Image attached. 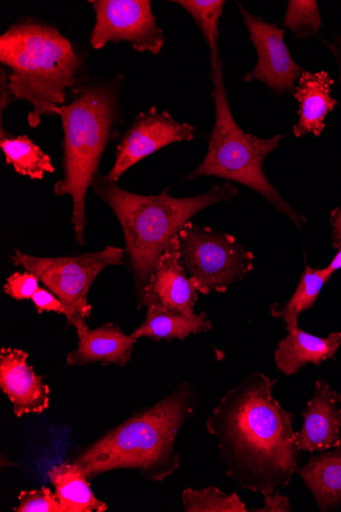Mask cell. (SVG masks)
Wrapping results in <instances>:
<instances>
[{
    "mask_svg": "<svg viewBox=\"0 0 341 512\" xmlns=\"http://www.w3.org/2000/svg\"><path fill=\"white\" fill-rule=\"evenodd\" d=\"M123 81V75H119L104 82H83L72 90V102L57 109L64 130V176L55 184L54 193L71 197V224L81 246L85 244L87 224L86 195L99 174L102 157L121 120Z\"/></svg>",
    "mask_w": 341,
    "mask_h": 512,
    "instance_id": "5b68a950",
    "label": "cell"
},
{
    "mask_svg": "<svg viewBox=\"0 0 341 512\" xmlns=\"http://www.w3.org/2000/svg\"><path fill=\"white\" fill-rule=\"evenodd\" d=\"M338 401L341 404V394L340 395L338 394ZM340 411H341V407H340Z\"/></svg>",
    "mask_w": 341,
    "mask_h": 512,
    "instance_id": "e575fe53",
    "label": "cell"
},
{
    "mask_svg": "<svg viewBox=\"0 0 341 512\" xmlns=\"http://www.w3.org/2000/svg\"><path fill=\"white\" fill-rule=\"evenodd\" d=\"M297 474L313 494L320 511H333L341 506V446L312 454Z\"/></svg>",
    "mask_w": 341,
    "mask_h": 512,
    "instance_id": "ac0fdd59",
    "label": "cell"
},
{
    "mask_svg": "<svg viewBox=\"0 0 341 512\" xmlns=\"http://www.w3.org/2000/svg\"><path fill=\"white\" fill-rule=\"evenodd\" d=\"M339 81L341 83V69H340Z\"/></svg>",
    "mask_w": 341,
    "mask_h": 512,
    "instance_id": "d590c367",
    "label": "cell"
},
{
    "mask_svg": "<svg viewBox=\"0 0 341 512\" xmlns=\"http://www.w3.org/2000/svg\"><path fill=\"white\" fill-rule=\"evenodd\" d=\"M47 475L56 489L62 512H105L109 509L106 502L94 496L88 479L71 461L56 465Z\"/></svg>",
    "mask_w": 341,
    "mask_h": 512,
    "instance_id": "ffe728a7",
    "label": "cell"
},
{
    "mask_svg": "<svg viewBox=\"0 0 341 512\" xmlns=\"http://www.w3.org/2000/svg\"><path fill=\"white\" fill-rule=\"evenodd\" d=\"M91 188L112 209L123 229L138 308L161 256L182 227L194 215L238 195L235 185L224 183L196 197L174 198L167 191L158 196H141L101 174H97Z\"/></svg>",
    "mask_w": 341,
    "mask_h": 512,
    "instance_id": "3957f363",
    "label": "cell"
},
{
    "mask_svg": "<svg viewBox=\"0 0 341 512\" xmlns=\"http://www.w3.org/2000/svg\"><path fill=\"white\" fill-rule=\"evenodd\" d=\"M178 236L161 256L144 289L139 309L144 306H158L187 316H194V307L199 300V292L192 285L180 259Z\"/></svg>",
    "mask_w": 341,
    "mask_h": 512,
    "instance_id": "7c38bea8",
    "label": "cell"
},
{
    "mask_svg": "<svg viewBox=\"0 0 341 512\" xmlns=\"http://www.w3.org/2000/svg\"><path fill=\"white\" fill-rule=\"evenodd\" d=\"M146 310L148 314L144 321L131 334L136 340H185L191 335L207 333L213 328L206 313L187 316L158 306H150Z\"/></svg>",
    "mask_w": 341,
    "mask_h": 512,
    "instance_id": "d6986e66",
    "label": "cell"
},
{
    "mask_svg": "<svg viewBox=\"0 0 341 512\" xmlns=\"http://www.w3.org/2000/svg\"><path fill=\"white\" fill-rule=\"evenodd\" d=\"M18 499L19 505L14 507L15 512H62L56 493L47 487L22 491Z\"/></svg>",
    "mask_w": 341,
    "mask_h": 512,
    "instance_id": "484cf974",
    "label": "cell"
},
{
    "mask_svg": "<svg viewBox=\"0 0 341 512\" xmlns=\"http://www.w3.org/2000/svg\"><path fill=\"white\" fill-rule=\"evenodd\" d=\"M196 133V128L176 121L168 111L160 112L157 107L143 111L123 135L116 162L107 176L117 182L141 160L175 143L191 142Z\"/></svg>",
    "mask_w": 341,
    "mask_h": 512,
    "instance_id": "8fae6325",
    "label": "cell"
},
{
    "mask_svg": "<svg viewBox=\"0 0 341 512\" xmlns=\"http://www.w3.org/2000/svg\"><path fill=\"white\" fill-rule=\"evenodd\" d=\"M11 103H13V98L9 87V71L3 67L0 70V112H2V124L4 112Z\"/></svg>",
    "mask_w": 341,
    "mask_h": 512,
    "instance_id": "f546056e",
    "label": "cell"
},
{
    "mask_svg": "<svg viewBox=\"0 0 341 512\" xmlns=\"http://www.w3.org/2000/svg\"><path fill=\"white\" fill-rule=\"evenodd\" d=\"M283 26L291 30L298 39L317 36L322 26L318 3L314 0H290Z\"/></svg>",
    "mask_w": 341,
    "mask_h": 512,
    "instance_id": "d4e9b609",
    "label": "cell"
},
{
    "mask_svg": "<svg viewBox=\"0 0 341 512\" xmlns=\"http://www.w3.org/2000/svg\"><path fill=\"white\" fill-rule=\"evenodd\" d=\"M341 268V248L338 250V253L334 257V259L330 262V264L326 267L327 271L332 275Z\"/></svg>",
    "mask_w": 341,
    "mask_h": 512,
    "instance_id": "d6a6232c",
    "label": "cell"
},
{
    "mask_svg": "<svg viewBox=\"0 0 341 512\" xmlns=\"http://www.w3.org/2000/svg\"><path fill=\"white\" fill-rule=\"evenodd\" d=\"M40 279L32 272H15L4 286V292L11 298L24 301L32 300L39 288Z\"/></svg>",
    "mask_w": 341,
    "mask_h": 512,
    "instance_id": "4316f807",
    "label": "cell"
},
{
    "mask_svg": "<svg viewBox=\"0 0 341 512\" xmlns=\"http://www.w3.org/2000/svg\"><path fill=\"white\" fill-rule=\"evenodd\" d=\"M32 302L39 314L43 312H56L64 315L68 324L75 323L82 317L75 314L61 299H59L50 290L40 288L32 298ZM85 319V318H84Z\"/></svg>",
    "mask_w": 341,
    "mask_h": 512,
    "instance_id": "83f0119b",
    "label": "cell"
},
{
    "mask_svg": "<svg viewBox=\"0 0 341 512\" xmlns=\"http://www.w3.org/2000/svg\"><path fill=\"white\" fill-rule=\"evenodd\" d=\"M338 394L328 383L317 381L302 416L304 424L296 433L300 451L324 452L341 446V411Z\"/></svg>",
    "mask_w": 341,
    "mask_h": 512,
    "instance_id": "5bb4252c",
    "label": "cell"
},
{
    "mask_svg": "<svg viewBox=\"0 0 341 512\" xmlns=\"http://www.w3.org/2000/svg\"><path fill=\"white\" fill-rule=\"evenodd\" d=\"M95 25L90 43L102 50L109 42H128L138 53L159 55L165 38L150 0H90Z\"/></svg>",
    "mask_w": 341,
    "mask_h": 512,
    "instance_id": "9c48e42d",
    "label": "cell"
},
{
    "mask_svg": "<svg viewBox=\"0 0 341 512\" xmlns=\"http://www.w3.org/2000/svg\"><path fill=\"white\" fill-rule=\"evenodd\" d=\"M0 148L6 156V163L22 176L41 180L45 173L55 172L51 157L27 135L14 136L2 126Z\"/></svg>",
    "mask_w": 341,
    "mask_h": 512,
    "instance_id": "44dd1931",
    "label": "cell"
},
{
    "mask_svg": "<svg viewBox=\"0 0 341 512\" xmlns=\"http://www.w3.org/2000/svg\"><path fill=\"white\" fill-rule=\"evenodd\" d=\"M326 45L341 69V36H336L333 42Z\"/></svg>",
    "mask_w": 341,
    "mask_h": 512,
    "instance_id": "1f68e13d",
    "label": "cell"
},
{
    "mask_svg": "<svg viewBox=\"0 0 341 512\" xmlns=\"http://www.w3.org/2000/svg\"><path fill=\"white\" fill-rule=\"evenodd\" d=\"M200 28L211 52L219 49V21L223 15L224 0H177Z\"/></svg>",
    "mask_w": 341,
    "mask_h": 512,
    "instance_id": "cb8c5ba5",
    "label": "cell"
},
{
    "mask_svg": "<svg viewBox=\"0 0 341 512\" xmlns=\"http://www.w3.org/2000/svg\"><path fill=\"white\" fill-rule=\"evenodd\" d=\"M331 276L326 268L313 269L307 266L290 300L285 305L274 303L269 307L272 316L285 322L287 332L299 329L300 315L314 306Z\"/></svg>",
    "mask_w": 341,
    "mask_h": 512,
    "instance_id": "7402d4cb",
    "label": "cell"
},
{
    "mask_svg": "<svg viewBox=\"0 0 341 512\" xmlns=\"http://www.w3.org/2000/svg\"><path fill=\"white\" fill-rule=\"evenodd\" d=\"M211 96L215 105V125L203 163L183 180L215 176L248 186L298 227L307 220L292 208L267 178L263 166L285 134L261 138L243 131L235 121L227 97L220 50L211 52Z\"/></svg>",
    "mask_w": 341,
    "mask_h": 512,
    "instance_id": "8992f818",
    "label": "cell"
},
{
    "mask_svg": "<svg viewBox=\"0 0 341 512\" xmlns=\"http://www.w3.org/2000/svg\"><path fill=\"white\" fill-rule=\"evenodd\" d=\"M5 459H6L5 455L2 454V469H6V468L9 469L10 467H16L17 464L15 462H13L12 460H9L8 458H7V460H5Z\"/></svg>",
    "mask_w": 341,
    "mask_h": 512,
    "instance_id": "836d02e7",
    "label": "cell"
},
{
    "mask_svg": "<svg viewBox=\"0 0 341 512\" xmlns=\"http://www.w3.org/2000/svg\"><path fill=\"white\" fill-rule=\"evenodd\" d=\"M186 512H248L237 493L227 494L216 486L201 490L188 488L182 493Z\"/></svg>",
    "mask_w": 341,
    "mask_h": 512,
    "instance_id": "603a6c76",
    "label": "cell"
},
{
    "mask_svg": "<svg viewBox=\"0 0 341 512\" xmlns=\"http://www.w3.org/2000/svg\"><path fill=\"white\" fill-rule=\"evenodd\" d=\"M341 347V332L331 333L326 338L313 336L302 329L288 332L274 353L277 368L286 377L299 374L308 364L319 366L335 356Z\"/></svg>",
    "mask_w": 341,
    "mask_h": 512,
    "instance_id": "e0dca14e",
    "label": "cell"
},
{
    "mask_svg": "<svg viewBox=\"0 0 341 512\" xmlns=\"http://www.w3.org/2000/svg\"><path fill=\"white\" fill-rule=\"evenodd\" d=\"M125 254L124 249L107 247L73 257L42 258L15 249L11 259L15 265L34 273L47 290L86 319L92 310L88 294L95 278L110 266L123 265Z\"/></svg>",
    "mask_w": 341,
    "mask_h": 512,
    "instance_id": "ba28073f",
    "label": "cell"
},
{
    "mask_svg": "<svg viewBox=\"0 0 341 512\" xmlns=\"http://www.w3.org/2000/svg\"><path fill=\"white\" fill-rule=\"evenodd\" d=\"M333 84L334 80L326 71H305L300 77L294 93L299 103V120L294 126L295 136L322 134L327 115L337 106V101L331 96Z\"/></svg>",
    "mask_w": 341,
    "mask_h": 512,
    "instance_id": "2e32d148",
    "label": "cell"
},
{
    "mask_svg": "<svg viewBox=\"0 0 341 512\" xmlns=\"http://www.w3.org/2000/svg\"><path fill=\"white\" fill-rule=\"evenodd\" d=\"M265 505L262 508H253V512H291L292 507L288 497L280 494L279 490L264 495Z\"/></svg>",
    "mask_w": 341,
    "mask_h": 512,
    "instance_id": "f1b7e54d",
    "label": "cell"
},
{
    "mask_svg": "<svg viewBox=\"0 0 341 512\" xmlns=\"http://www.w3.org/2000/svg\"><path fill=\"white\" fill-rule=\"evenodd\" d=\"M276 384L253 372L227 392L207 420L227 476L263 496L287 487L299 469L295 415L273 396Z\"/></svg>",
    "mask_w": 341,
    "mask_h": 512,
    "instance_id": "6da1fadb",
    "label": "cell"
},
{
    "mask_svg": "<svg viewBox=\"0 0 341 512\" xmlns=\"http://www.w3.org/2000/svg\"><path fill=\"white\" fill-rule=\"evenodd\" d=\"M238 7L258 54L256 67L243 76L242 80H259L277 97L294 95L296 83L305 70L292 59L284 42V29L251 14L241 5Z\"/></svg>",
    "mask_w": 341,
    "mask_h": 512,
    "instance_id": "30bf717a",
    "label": "cell"
},
{
    "mask_svg": "<svg viewBox=\"0 0 341 512\" xmlns=\"http://www.w3.org/2000/svg\"><path fill=\"white\" fill-rule=\"evenodd\" d=\"M28 353L16 348L0 350V388L13 404V412L22 417L41 414L50 407L51 390L43 384L32 366Z\"/></svg>",
    "mask_w": 341,
    "mask_h": 512,
    "instance_id": "4fadbf2b",
    "label": "cell"
},
{
    "mask_svg": "<svg viewBox=\"0 0 341 512\" xmlns=\"http://www.w3.org/2000/svg\"><path fill=\"white\" fill-rule=\"evenodd\" d=\"M74 328L78 336V345L67 356L69 365L101 363L125 366L130 361L137 340L131 335H125L117 325L107 323L99 329L91 330L85 319L81 318L75 323Z\"/></svg>",
    "mask_w": 341,
    "mask_h": 512,
    "instance_id": "9a60e30c",
    "label": "cell"
},
{
    "mask_svg": "<svg viewBox=\"0 0 341 512\" xmlns=\"http://www.w3.org/2000/svg\"><path fill=\"white\" fill-rule=\"evenodd\" d=\"M178 238L181 264L203 295L225 293L254 270V254L225 232L189 221Z\"/></svg>",
    "mask_w": 341,
    "mask_h": 512,
    "instance_id": "52a82bcc",
    "label": "cell"
},
{
    "mask_svg": "<svg viewBox=\"0 0 341 512\" xmlns=\"http://www.w3.org/2000/svg\"><path fill=\"white\" fill-rule=\"evenodd\" d=\"M0 63L9 71L13 102L32 106L31 128L43 116H56L67 91L84 82V61L73 43L58 28L34 20L19 22L0 36Z\"/></svg>",
    "mask_w": 341,
    "mask_h": 512,
    "instance_id": "277c9868",
    "label": "cell"
},
{
    "mask_svg": "<svg viewBox=\"0 0 341 512\" xmlns=\"http://www.w3.org/2000/svg\"><path fill=\"white\" fill-rule=\"evenodd\" d=\"M331 225H332V235H331L332 247L335 250H339L341 248V208H337L334 211H332Z\"/></svg>",
    "mask_w": 341,
    "mask_h": 512,
    "instance_id": "4dcf8cb0",
    "label": "cell"
},
{
    "mask_svg": "<svg viewBox=\"0 0 341 512\" xmlns=\"http://www.w3.org/2000/svg\"><path fill=\"white\" fill-rule=\"evenodd\" d=\"M199 402L196 390L184 382L155 406L81 448L69 461L88 480L115 470H134L146 480L163 482L180 468L176 439Z\"/></svg>",
    "mask_w": 341,
    "mask_h": 512,
    "instance_id": "7a4b0ae2",
    "label": "cell"
}]
</instances>
